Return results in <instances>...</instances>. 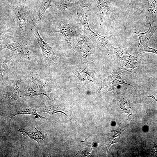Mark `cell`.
<instances>
[{
  "instance_id": "obj_16",
  "label": "cell",
  "mask_w": 157,
  "mask_h": 157,
  "mask_svg": "<svg viewBox=\"0 0 157 157\" xmlns=\"http://www.w3.org/2000/svg\"><path fill=\"white\" fill-rule=\"evenodd\" d=\"M52 0H43L38 11L35 14L33 17L34 25L40 23L43 15L46 10L50 6Z\"/></svg>"
},
{
  "instance_id": "obj_3",
  "label": "cell",
  "mask_w": 157,
  "mask_h": 157,
  "mask_svg": "<svg viewBox=\"0 0 157 157\" xmlns=\"http://www.w3.org/2000/svg\"><path fill=\"white\" fill-rule=\"evenodd\" d=\"M4 49L18 52L25 58L28 59L30 58L28 46L23 38L7 36L1 37L0 50Z\"/></svg>"
},
{
  "instance_id": "obj_2",
  "label": "cell",
  "mask_w": 157,
  "mask_h": 157,
  "mask_svg": "<svg viewBox=\"0 0 157 157\" xmlns=\"http://www.w3.org/2000/svg\"><path fill=\"white\" fill-rule=\"evenodd\" d=\"M74 38V48L81 60L86 63L92 61L94 58L95 51L90 39L83 32L81 31Z\"/></svg>"
},
{
  "instance_id": "obj_21",
  "label": "cell",
  "mask_w": 157,
  "mask_h": 157,
  "mask_svg": "<svg viewBox=\"0 0 157 157\" xmlns=\"http://www.w3.org/2000/svg\"><path fill=\"white\" fill-rule=\"evenodd\" d=\"M39 113H47L49 114H54L58 112H62L58 108L51 105H47L44 107L40 108Z\"/></svg>"
},
{
  "instance_id": "obj_10",
  "label": "cell",
  "mask_w": 157,
  "mask_h": 157,
  "mask_svg": "<svg viewBox=\"0 0 157 157\" xmlns=\"http://www.w3.org/2000/svg\"><path fill=\"white\" fill-rule=\"evenodd\" d=\"M21 78L8 79L5 85L3 93L5 98L8 102L17 100L19 98V85Z\"/></svg>"
},
{
  "instance_id": "obj_17",
  "label": "cell",
  "mask_w": 157,
  "mask_h": 157,
  "mask_svg": "<svg viewBox=\"0 0 157 157\" xmlns=\"http://www.w3.org/2000/svg\"><path fill=\"white\" fill-rule=\"evenodd\" d=\"M35 128L36 131L34 132L27 131L23 129H19L17 131L22 133L24 135L34 140L39 144L44 138L45 136L35 127Z\"/></svg>"
},
{
  "instance_id": "obj_9",
  "label": "cell",
  "mask_w": 157,
  "mask_h": 157,
  "mask_svg": "<svg viewBox=\"0 0 157 157\" xmlns=\"http://www.w3.org/2000/svg\"><path fill=\"white\" fill-rule=\"evenodd\" d=\"M31 31L37 40L46 61L49 63L56 62L58 59V56L54 52L52 48L40 36L38 31V28L35 25L33 26Z\"/></svg>"
},
{
  "instance_id": "obj_19",
  "label": "cell",
  "mask_w": 157,
  "mask_h": 157,
  "mask_svg": "<svg viewBox=\"0 0 157 157\" xmlns=\"http://www.w3.org/2000/svg\"><path fill=\"white\" fill-rule=\"evenodd\" d=\"M125 130H122L121 129H117L112 131L109 134V143L108 144V149L110 145L113 144L117 142L119 140L122 133Z\"/></svg>"
},
{
  "instance_id": "obj_1",
  "label": "cell",
  "mask_w": 157,
  "mask_h": 157,
  "mask_svg": "<svg viewBox=\"0 0 157 157\" xmlns=\"http://www.w3.org/2000/svg\"><path fill=\"white\" fill-rule=\"evenodd\" d=\"M110 52L122 68L131 73L137 74L139 68V58L130 54L125 47H114Z\"/></svg>"
},
{
  "instance_id": "obj_20",
  "label": "cell",
  "mask_w": 157,
  "mask_h": 157,
  "mask_svg": "<svg viewBox=\"0 0 157 157\" xmlns=\"http://www.w3.org/2000/svg\"><path fill=\"white\" fill-rule=\"evenodd\" d=\"M120 107L124 113H126L128 116V119L130 120L132 119L131 116L133 114V108L130 103L124 100H122Z\"/></svg>"
},
{
  "instance_id": "obj_12",
  "label": "cell",
  "mask_w": 157,
  "mask_h": 157,
  "mask_svg": "<svg viewBox=\"0 0 157 157\" xmlns=\"http://www.w3.org/2000/svg\"><path fill=\"white\" fill-rule=\"evenodd\" d=\"M73 72L81 83L88 85L94 83L95 78L94 74L88 67L85 66H78L73 69Z\"/></svg>"
},
{
  "instance_id": "obj_4",
  "label": "cell",
  "mask_w": 157,
  "mask_h": 157,
  "mask_svg": "<svg viewBox=\"0 0 157 157\" xmlns=\"http://www.w3.org/2000/svg\"><path fill=\"white\" fill-rule=\"evenodd\" d=\"M18 25L17 31L19 37L23 38L27 32L34 25L33 17L26 8L20 7L15 12Z\"/></svg>"
},
{
  "instance_id": "obj_13",
  "label": "cell",
  "mask_w": 157,
  "mask_h": 157,
  "mask_svg": "<svg viewBox=\"0 0 157 157\" xmlns=\"http://www.w3.org/2000/svg\"><path fill=\"white\" fill-rule=\"evenodd\" d=\"M96 4V13L100 21L101 25L103 22L109 19L112 13L109 7V0H94Z\"/></svg>"
},
{
  "instance_id": "obj_7",
  "label": "cell",
  "mask_w": 157,
  "mask_h": 157,
  "mask_svg": "<svg viewBox=\"0 0 157 157\" xmlns=\"http://www.w3.org/2000/svg\"><path fill=\"white\" fill-rule=\"evenodd\" d=\"M122 69L121 68L114 69L111 74L102 81L99 91L101 92H107L109 91L113 92L114 89L116 86L121 84H126L133 87L135 91V89L133 85L126 82L122 78Z\"/></svg>"
},
{
  "instance_id": "obj_22",
  "label": "cell",
  "mask_w": 157,
  "mask_h": 157,
  "mask_svg": "<svg viewBox=\"0 0 157 157\" xmlns=\"http://www.w3.org/2000/svg\"><path fill=\"white\" fill-rule=\"evenodd\" d=\"M147 97H151L154 99V100L152 102V103L154 101H155L157 102V98H156L153 95H150L148 96Z\"/></svg>"
},
{
  "instance_id": "obj_18",
  "label": "cell",
  "mask_w": 157,
  "mask_h": 157,
  "mask_svg": "<svg viewBox=\"0 0 157 157\" xmlns=\"http://www.w3.org/2000/svg\"><path fill=\"white\" fill-rule=\"evenodd\" d=\"M16 57L14 56L2 57L0 58V77L3 78V73L7 68L10 64L15 59Z\"/></svg>"
},
{
  "instance_id": "obj_15",
  "label": "cell",
  "mask_w": 157,
  "mask_h": 157,
  "mask_svg": "<svg viewBox=\"0 0 157 157\" xmlns=\"http://www.w3.org/2000/svg\"><path fill=\"white\" fill-rule=\"evenodd\" d=\"M145 3L143 13L149 23L157 16V0H147Z\"/></svg>"
},
{
  "instance_id": "obj_11",
  "label": "cell",
  "mask_w": 157,
  "mask_h": 157,
  "mask_svg": "<svg viewBox=\"0 0 157 157\" xmlns=\"http://www.w3.org/2000/svg\"><path fill=\"white\" fill-rule=\"evenodd\" d=\"M84 33L94 43H96L99 47L110 52L114 47L110 37L109 36H102L92 31L90 27H86Z\"/></svg>"
},
{
  "instance_id": "obj_14",
  "label": "cell",
  "mask_w": 157,
  "mask_h": 157,
  "mask_svg": "<svg viewBox=\"0 0 157 157\" xmlns=\"http://www.w3.org/2000/svg\"><path fill=\"white\" fill-rule=\"evenodd\" d=\"M21 114L32 115L37 116L42 119H48L38 114L34 108L28 106H17L13 108L9 112V124L12 119L15 116Z\"/></svg>"
},
{
  "instance_id": "obj_8",
  "label": "cell",
  "mask_w": 157,
  "mask_h": 157,
  "mask_svg": "<svg viewBox=\"0 0 157 157\" xmlns=\"http://www.w3.org/2000/svg\"><path fill=\"white\" fill-rule=\"evenodd\" d=\"M150 26L148 30L144 33H141L135 31L134 33L138 35L140 40L139 44L135 51V53L139 55L146 52H150L157 54V48H153L149 47L148 43L149 40L157 29V27Z\"/></svg>"
},
{
  "instance_id": "obj_6",
  "label": "cell",
  "mask_w": 157,
  "mask_h": 157,
  "mask_svg": "<svg viewBox=\"0 0 157 157\" xmlns=\"http://www.w3.org/2000/svg\"><path fill=\"white\" fill-rule=\"evenodd\" d=\"M52 32L61 33L69 47L72 48V38L77 36L81 32L77 26L71 21L63 20L58 23L53 28Z\"/></svg>"
},
{
  "instance_id": "obj_5",
  "label": "cell",
  "mask_w": 157,
  "mask_h": 157,
  "mask_svg": "<svg viewBox=\"0 0 157 157\" xmlns=\"http://www.w3.org/2000/svg\"><path fill=\"white\" fill-rule=\"evenodd\" d=\"M24 93L26 97L44 95L50 99V91L47 86L41 80L33 76H31L26 82Z\"/></svg>"
}]
</instances>
